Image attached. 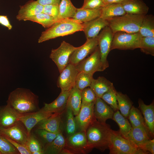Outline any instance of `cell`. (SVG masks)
I'll list each match as a JSON object with an SVG mask.
<instances>
[{
	"instance_id": "1",
	"label": "cell",
	"mask_w": 154,
	"mask_h": 154,
	"mask_svg": "<svg viewBox=\"0 0 154 154\" xmlns=\"http://www.w3.org/2000/svg\"><path fill=\"white\" fill-rule=\"evenodd\" d=\"M7 103V105L19 115L35 112L40 109L38 96L24 88H17L11 92Z\"/></svg>"
},
{
	"instance_id": "2",
	"label": "cell",
	"mask_w": 154,
	"mask_h": 154,
	"mask_svg": "<svg viewBox=\"0 0 154 154\" xmlns=\"http://www.w3.org/2000/svg\"><path fill=\"white\" fill-rule=\"evenodd\" d=\"M110 129L109 125L98 121L94 117L85 131L90 148L92 150L95 148L102 151L108 148Z\"/></svg>"
},
{
	"instance_id": "3",
	"label": "cell",
	"mask_w": 154,
	"mask_h": 154,
	"mask_svg": "<svg viewBox=\"0 0 154 154\" xmlns=\"http://www.w3.org/2000/svg\"><path fill=\"white\" fill-rule=\"evenodd\" d=\"M83 24L72 18H66L58 20L51 26L42 32L38 40V43L58 37L73 34L82 31Z\"/></svg>"
},
{
	"instance_id": "4",
	"label": "cell",
	"mask_w": 154,
	"mask_h": 154,
	"mask_svg": "<svg viewBox=\"0 0 154 154\" xmlns=\"http://www.w3.org/2000/svg\"><path fill=\"white\" fill-rule=\"evenodd\" d=\"M143 16L126 13L108 20L113 34L118 31L133 33L139 32Z\"/></svg>"
},
{
	"instance_id": "5",
	"label": "cell",
	"mask_w": 154,
	"mask_h": 154,
	"mask_svg": "<svg viewBox=\"0 0 154 154\" xmlns=\"http://www.w3.org/2000/svg\"><path fill=\"white\" fill-rule=\"evenodd\" d=\"M108 148L110 154H145L148 153L137 147L118 131L111 129Z\"/></svg>"
},
{
	"instance_id": "6",
	"label": "cell",
	"mask_w": 154,
	"mask_h": 154,
	"mask_svg": "<svg viewBox=\"0 0 154 154\" xmlns=\"http://www.w3.org/2000/svg\"><path fill=\"white\" fill-rule=\"evenodd\" d=\"M142 37L139 32L130 33L121 31L114 33L111 48L120 50H133L139 48Z\"/></svg>"
},
{
	"instance_id": "7",
	"label": "cell",
	"mask_w": 154,
	"mask_h": 154,
	"mask_svg": "<svg viewBox=\"0 0 154 154\" xmlns=\"http://www.w3.org/2000/svg\"><path fill=\"white\" fill-rule=\"evenodd\" d=\"M77 48L63 41L58 48L51 50L49 57L56 65L60 73L69 63L71 55Z\"/></svg>"
},
{
	"instance_id": "8",
	"label": "cell",
	"mask_w": 154,
	"mask_h": 154,
	"mask_svg": "<svg viewBox=\"0 0 154 154\" xmlns=\"http://www.w3.org/2000/svg\"><path fill=\"white\" fill-rule=\"evenodd\" d=\"M113 35L112 30L108 26L102 29L98 35V46L104 70L109 66L107 57L111 51Z\"/></svg>"
},
{
	"instance_id": "9",
	"label": "cell",
	"mask_w": 154,
	"mask_h": 154,
	"mask_svg": "<svg viewBox=\"0 0 154 154\" xmlns=\"http://www.w3.org/2000/svg\"><path fill=\"white\" fill-rule=\"evenodd\" d=\"M64 148L70 154H86L91 149L87 142L85 132L79 131L67 137Z\"/></svg>"
},
{
	"instance_id": "10",
	"label": "cell",
	"mask_w": 154,
	"mask_h": 154,
	"mask_svg": "<svg viewBox=\"0 0 154 154\" xmlns=\"http://www.w3.org/2000/svg\"><path fill=\"white\" fill-rule=\"evenodd\" d=\"M74 66L78 72H84L94 74L96 72L104 71L98 46L96 47L89 56Z\"/></svg>"
},
{
	"instance_id": "11",
	"label": "cell",
	"mask_w": 154,
	"mask_h": 154,
	"mask_svg": "<svg viewBox=\"0 0 154 154\" xmlns=\"http://www.w3.org/2000/svg\"><path fill=\"white\" fill-rule=\"evenodd\" d=\"M98 46V36L88 38L85 43L74 51L71 55L69 63L75 65L92 53Z\"/></svg>"
},
{
	"instance_id": "12",
	"label": "cell",
	"mask_w": 154,
	"mask_h": 154,
	"mask_svg": "<svg viewBox=\"0 0 154 154\" xmlns=\"http://www.w3.org/2000/svg\"><path fill=\"white\" fill-rule=\"evenodd\" d=\"M0 134L26 147L29 137L26 128L19 121L10 127L0 129Z\"/></svg>"
},
{
	"instance_id": "13",
	"label": "cell",
	"mask_w": 154,
	"mask_h": 154,
	"mask_svg": "<svg viewBox=\"0 0 154 154\" xmlns=\"http://www.w3.org/2000/svg\"><path fill=\"white\" fill-rule=\"evenodd\" d=\"M78 72L75 66L69 63L60 73L57 85L61 91L70 90L75 85L77 76Z\"/></svg>"
},
{
	"instance_id": "14",
	"label": "cell",
	"mask_w": 154,
	"mask_h": 154,
	"mask_svg": "<svg viewBox=\"0 0 154 154\" xmlns=\"http://www.w3.org/2000/svg\"><path fill=\"white\" fill-rule=\"evenodd\" d=\"M95 102L86 105H82L78 114L75 116L78 130L85 132L94 116V108Z\"/></svg>"
},
{
	"instance_id": "15",
	"label": "cell",
	"mask_w": 154,
	"mask_h": 154,
	"mask_svg": "<svg viewBox=\"0 0 154 154\" xmlns=\"http://www.w3.org/2000/svg\"><path fill=\"white\" fill-rule=\"evenodd\" d=\"M151 137H153L146 126L132 127L128 135V139L137 147L143 150L144 145L151 139Z\"/></svg>"
},
{
	"instance_id": "16",
	"label": "cell",
	"mask_w": 154,
	"mask_h": 154,
	"mask_svg": "<svg viewBox=\"0 0 154 154\" xmlns=\"http://www.w3.org/2000/svg\"><path fill=\"white\" fill-rule=\"evenodd\" d=\"M53 114L46 113L40 109L39 110L35 112L19 115L18 119L24 125L30 136L32 129L38 123Z\"/></svg>"
},
{
	"instance_id": "17",
	"label": "cell",
	"mask_w": 154,
	"mask_h": 154,
	"mask_svg": "<svg viewBox=\"0 0 154 154\" xmlns=\"http://www.w3.org/2000/svg\"><path fill=\"white\" fill-rule=\"evenodd\" d=\"M69 91H61L55 100L49 104L44 103V106L40 109L48 114H61L66 109Z\"/></svg>"
},
{
	"instance_id": "18",
	"label": "cell",
	"mask_w": 154,
	"mask_h": 154,
	"mask_svg": "<svg viewBox=\"0 0 154 154\" xmlns=\"http://www.w3.org/2000/svg\"><path fill=\"white\" fill-rule=\"evenodd\" d=\"M43 6L37 1L30 0L24 5L20 6V9L16 16L19 21H26L30 17L43 12Z\"/></svg>"
},
{
	"instance_id": "19",
	"label": "cell",
	"mask_w": 154,
	"mask_h": 154,
	"mask_svg": "<svg viewBox=\"0 0 154 154\" xmlns=\"http://www.w3.org/2000/svg\"><path fill=\"white\" fill-rule=\"evenodd\" d=\"M114 112L112 108L101 98H96L94 108V116L98 121L105 123L108 119H112Z\"/></svg>"
},
{
	"instance_id": "20",
	"label": "cell",
	"mask_w": 154,
	"mask_h": 154,
	"mask_svg": "<svg viewBox=\"0 0 154 154\" xmlns=\"http://www.w3.org/2000/svg\"><path fill=\"white\" fill-rule=\"evenodd\" d=\"M83 24L82 31L87 39L97 36L102 29L108 26V23L107 20L99 17Z\"/></svg>"
},
{
	"instance_id": "21",
	"label": "cell",
	"mask_w": 154,
	"mask_h": 154,
	"mask_svg": "<svg viewBox=\"0 0 154 154\" xmlns=\"http://www.w3.org/2000/svg\"><path fill=\"white\" fill-rule=\"evenodd\" d=\"M121 3L126 13L144 16L149 10L143 0H125Z\"/></svg>"
},
{
	"instance_id": "22",
	"label": "cell",
	"mask_w": 154,
	"mask_h": 154,
	"mask_svg": "<svg viewBox=\"0 0 154 154\" xmlns=\"http://www.w3.org/2000/svg\"><path fill=\"white\" fill-rule=\"evenodd\" d=\"M0 129L10 127L19 121V115L7 105L0 107Z\"/></svg>"
},
{
	"instance_id": "23",
	"label": "cell",
	"mask_w": 154,
	"mask_h": 154,
	"mask_svg": "<svg viewBox=\"0 0 154 154\" xmlns=\"http://www.w3.org/2000/svg\"><path fill=\"white\" fill-rule=\"evenodd\" d=\"M138 104L145 124L153 137L154 135V102H152L149 105H147L141 100L139 99Z\"/></svg>"
},
{
	"instance_id": "24",
	"label": "cell",
	"mask_w": 154,
	"mask_h": 154,
	"mask_svg": "<svg viewBox=\"0 0 154 154\" xmlns=\"http://www.w3.org/2000/svg\"><path fill=\"white\" fill-rule=\"evenodd\" d=\"M60 114H54L48 118L40 121L36 126V129H45L52 133H58L61 130Z\"/></svg>"
},
{
	"instance_id": "25",
	"label": "cell",
	"mask_w": 154,
	"mask_h": 154,
	"mask_svg": "<svg viewBox=\"0 0 154 154\" xmlns=\"http://www.w3.org/2000/svg\"><path fill=\"white\" fill-rule=\"evenodd\" d=\"M114 86L113 83L103 76L93 78L90 86L96 98H101L106 92Z\"/></svg>"
},
{
	"instance_id": "26",
	"label": "cell",
	"mask_w": 154,
	"mask_h": 154,
	"mask_svg": "<svg viewBox=\"0 0 154 154\" xmlns=\"http://www.w3.org/2000/svg\"><path fill=\"white\" fill-rule=\"evenodd\" d=\"M102 8L95 9L77 8L76 13L72 19L83 24L100 17Z\"/></svg>"
},
{
	"instance_id": "27",
	"label": "cell",
	"mask_w": 154,
	"mask_h": 154,
	"mask_svg": "<svg viewBox=\"0 0 154 154\" xmlns=\"http://www.w3.org/2000/svg\"><path fill=\"white\" fill-rule=\"evenodd\" d=\"M66 140L60 130L54 139L43 147L44 154H60L66 146Z\"/></svg>"
},
{
	"instance_id": "28",
	"label": "cell",
	"mask_w": 154,
	"mask_h": 154,
	"mask_svg": "<svg viewBox=\"0 0 154 154\" xmlns=\"http://www.w3.org/2000/svg\"><path fill=\"white\" fill-rule=\"evenodd\" d=\"M81 106V91L75 85L70 90L66 106L71 109L75 116L79 113Z\"/></svg>"
},
{
	"instance_id": "29",
	"label": "cell",
	"mask_w": 154,
	"mask_h": 154,
	"mask_svg": "<svg viewBox=\"0 0 154 154\" xmlns=\"http://www.w3.org/2000/svg\"><path fill=\"white\" fill-rule=\"evenodd\" d=\"M126 13L121 3L106 5L101 9L100 17L107 21Z\"/></svg>"
},
{
	"instance_id": "30",
	"label": "cell",
	"mask_w": 154,
	"mask_h": 154,
	"mask_svg": "<svg viewBox=\"0 0 154 154\" xmlns=\"http://www.w3.org/2000/svg\"><path fill=\"white\" fill-rule=\"evenodd\" d=\"M142 37H154V16L152 14L143 16L138 32Z\"/></svg>"
},
{
	"instance_id": "31",
	"label": "cell",
	"mask_w": 154,
	"mask_h": 154,
	"mask_svg": "<svg viewBox=\"0 0 154 154\" xmlns=\"http://www.w3.org/2000/svg\"><path fill=\"white\" fill-rule=\"evenodd\" d=\"M112 119L118 124L119 128V132L128 139V135L132 126L127 118L118 110L114 112Z\"/></svg>"
},
{
	"instance_id": "32",
	"label": "cell",
	"mask_w": 154,
	"mask_h": 154,
	"mask_svg": "<svg viewBox=\"0 0 154 154\" xmlns=\"http://www.w3.org/2000/svg\"><path fill=\"white\" fill-rule=\"evenodd\" d=\"M59 8L58 20L72 18L75 15L77 8L73 5L70 0H61Z\"/></svg>"
},
{
	"instance_id": "33",
	"label": "cell",
	"mask_w": 154,
	"mask_h": 154,
	"mask_svg": "<svg viewBox=\"0 0 154 154\" xmlns=\"http://www.w3.org/2000/svg\"><path fill=\"white\" fill-rule=\"evenodd\" d=\"M116 98L118 110L120 113L127 118L129 112L133 106V103L128 96L121 92L117 91Z\"/></svg>"
},
{
	"instance_id": "34",
	"label": "cell",
	"mask_w": 154,
	"mask_h": 154,
	"mask_svg": "<svg viewBox=\"0 0 154 154\" xmlns=\"http://www.w3.org/2000/svg\"><path fill=\"white\" fill-rule=\"evenodd\" d=\"M128 118L133 127L146 126L141 111L134 106L130 110Z\"/></svg>"
},
{
	"instance_id": "35",
	"label": "cell",
	"mask_w": 154,
	"mask_h": 154,
	"mask_svg": "<svg viewBox=\"0 0 154 154\" xmlns=\"http://www.w3.org/2000/svg\"><path fill=\"white\" fill-rule=\"evenodd\" d=\"M65 130L68 137L77 132V127L74 115L71 109L66 106Z\"/></svg>"
},
{
	"instance_id": "36",
	"label": "cell",
	"mask_w": 154,
	"mask_h": 154,
	"mask_svg": "<svg viewBox=\"0 0 154 154\" xmlns=\"http://www.w3.org/2000/svg\"><path fill=\"white\" fill-rule=\"evenodd\" d=\"M59 132L52 133L44 129H36L35 133L36 135H35L39 139L38 140L42 145H43V147L52 142L56 137Z\"/></svg>"
},
{
	"instance_id": "37",
	"label": "cell",
	"mask_w": 154,
	"mask_h": 154,
	"mask_svg": "<svg viewBox=\"0 0 154 154\" xmlns=\"http://www.w3.org/2000/svg\"><path fill=\"white\" fill-rule=\"evenodd\" d=\"M29 21L41 25L45 28H48L56 22L52 17L43 12L38 13L28 19Z\"/></svg>"
},
{
	"instance_id": "38",
	"label": "cell",
	"mask_w": 154,
	"mask_h": 154,
	"mask_svg": "<svg viewBox=\"0 0 154 154\" xmlns=\"http://www.w3.org/2000/svg\"><path fill=\"white\" fill-rule=\"evenodd\" d=\"M93 74L84 72H78L77 76L75 85L80 90L90 86Z\"/></svg>"
},
{
	"instance_id": "39",
	"label": "cell",
	"mask_w": 154,
	"mask_h": 154,
	"mask_svg": "<svg viewBox=\"0 0 154 154\" xmlns=\"http://www.w3.org/2000/svg\"><path fill=\"white\" fill-rule=\"evenodd\" d=\"M139 48L146 54L154 56V37H142Z\"/></svg>"
},
{
	"instance_id": "40",
	"label": "cell",
	"mask_w": 154,
	"mask_h": 154,
	"mask_svg": "<svg viewBox=\"0 0 154 154\" xmlns=\"http://www.w3.org/2000/svg\"><path fill=\"white\" fill-rule=\"evenodd\" d=\"M116 92L117 91L114 86L105 93L101 98L112 108L114 112L118 110Z\"/></svg>"
},
{
	"instance_id": "41",
	"label": "cell",
	"mask_w": 154,
	"mask_h": 154,
	"mask_svg": "<svg viewBox=\"0 0 154 154\" xmlns=\"http://www.w3.org/2000/svg\"><path fill=\"white\" fill-rule=\"evenodd\" d=\"M0 152L1 154H20L17 149L0 134Z\"/></svg>"
},
{
	"instance_id": "42",
	"label": "cell",
	"mask_w": 154,
	"mask_h": 154,
	"mask_svg": "<svg viewBox=\"0 0 154 154\" xmlns=\"http://www.w3.org/2000/svg\"><path fill=\"white\" fill-rule=\"evenodd\" d=\"M26 147L31 154L37 151H42V145L35 136L31 133Z\"/></svg>"
},
{
	"instance_id": "43",
	"label": "cell",
	"mask_w": 154,
	"mask_h": 154,
	"mask_svg": "<svg viewBox=\"0 0 154 154\" xmlns=\"http://www.w3.org/2000/svg\"><path fill=\"white\" fill-rule=\"evenodd\" d=\"M82 105H86L95 102L96 97L90 88H85L81 91Z\"/></svg>"
},
{
	"instance_id": "44",
	"label": "cell",
	"mask_w": 154,
	"mask_h": 154,
	"mask_svg": "<svg viewBox=\"0 0 154 154\" xmlns=\"http://www.w3.org/2000/svg\"><path fill=\"white\" fill-rule=\"evenodd\" d=\"M59 5L50 4L44 6L42 12L52 17L56 22L58 20Z\"/></svg>"
},
{
	"instance_id": "45",
	"label": "cell",
	"mask_w": 154,
	"mask_h": 154,
	"mask_svg": "<svg viewBox=\"0 0 154 154\" xmlns=\"http://www.w3.org/2000/svg\"><path fill=\"white\" fill-rule=\"evenodd\" d=\"M105 6L103 0H84L82 9H101Z\"/></svg>"
},
{
	"instance_id": "46",
	"label": "cell",
	"mask_w": 154,
	"mask_h": 154,
	"mask_svg": "<svg viewBox=\"0 0 154 154\" xmlns=\"http://www.w3.org/2000/svg\"><path fill=\"white\" fill-rule=\"evenodd\" d=\"M4 137L17 149L20 154H31L25 146L8 137Z\"/></svg>"
},
{
	"instance_id": "47",
	"label": "cell",
	"mask_w": 154,
	"mask_h": 154,
	"mask_svg": "<svg viewBox=\"0 0 154 154\" xmlns=\"http://www.w3.org/2000/svg\"><path fill=\"white\" fill-rule=\"evenodd\" d=\"M142 150L148 153V151L152 154H154V139H150L147 141L144 145Z\"/></svg>"
},
{
	"instance_id": "48",
	"label": "cell",
	"mask_w": 154,
	"mask_h": 154,
	"mask_svg": "<svg viewBox=\"0 0 154 154\" xmlns=\"http://www.w3.org/2000/svg\"><path fill=\"white\" fill-rule=\"evenodd\" d=\"M0 24L7 28L9 30H11L12 28V26L7 15H0Z\"/></svg>"
},
{
	"instance_id": "49",
	"label": "cell",
	"mask_w": 154,
	"mask_h": 154,
	"mask_svg": "<svg viewBox=\"0 0 154 154\" xmlns=\"http://www.w3.org/2000/svg\"><path fill=\"white\" fill-rule=\"evenodd\" d=\"M61 0H37V1L40 5L44 6L50 4L59 5Z\"/></svg>"
},
{
	"instance_id": "50",
	"label": "cell",
	"mask_w": 154,
	"mask_h": 154,
	"mask_svg": "<svg viewBox=\"0 0 154 154\" xmlns=\"http://www.w3.org/2000/svg\"><path fill=\"white\" fill-rule=\"evenodd\" d=\"M125 0H103L105 6L108 5L116 3H121Z\"/></svg>"
},
{
	"instance_id": "51",
	"label": "cell",
	"mask_w": 154,
	"mask_h": 154,
	"mask_svg": "<svg viewBox=\"0 0 154 154\" xmlns=\"http://www.w3.org/2000/svg\"><path fill=\"white\" fill-rule=\"evenodd\" d=\"M0 154H1V152H0Z\"/></svg>"
},
{
	"instance_id": "52",
	"label": "cell",
	"mask_w": 154,
	"mask_h": 154,
	"mask_svg": "<svg viewBox=\"0 0 154 154\" xmlns=\"http://www.w3.org/2000/svg\"></svg>"
},
{
	"instance_id": "53",
	"label": "cell",
	"mask_w": 154,
	"mask_h": 154,
	"mask_svg": "<svg viewBox=\"0 0 154 154\" xmlns=\"http://www.w3.org/2000/svg\"></svg>"
}]
</instances>
